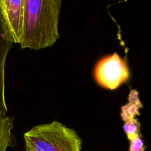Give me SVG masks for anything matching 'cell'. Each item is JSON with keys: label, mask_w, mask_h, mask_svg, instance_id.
Here are the masks:
<instances>
[{"label": "cell", "mask_w": 151, "mask_h": 151, "mask_svg": "<svg viewBox=\"0 0 151 151\" xmlns=\"http://www.w3.org/2000/svg\"><path fill=\"white\" fill-rule=\"evenodd\" d=\"M61 7L60 0H25L21 48L42 50L57 41Z\"/></svg>", "instance_id": "obj_1"}, {"label": "cell", "mask_w": 151, "mask_h": 151, "mask_svg": "<svg viewBox=\"0 0 151 151\" xmlns=\"http://www.w3.org/2000/svg\"><path fill=\"white\" fill-rule=\"evenodd\" d=\"M24 139L27 151H81L82 145L78 134L58 121L34 126Z\"/></svg>", "instance_id": "obj_2"}, {"label": "cell", "mask_w": 151, "mask_h": 151, "mask_svg": "<svg viewBox=\"0 0 151 151\" xmlns=\"http://www.w3.org/2000/svg\"><path fill=\"white\" fill-rule=\"evenodd\" d=\"M93 77L99 86L115 90L130 78V70L124 59L116 52L101 58L96 63Z\"/></svg>", "instance_id": "obj_3"}, {"label": "cell", "mask_w": 151, "mask_h": 151, "mask_svg": "<svg viewBox=\"0 0 151 151\" xmlns=\"http://www.w3.org/2000/svg\"><path fill=\"white\" fill-rule=\"evenodd\" d=\"M25 0H0V13L12 43L21 44L25 25Z\"/></svg>", "instance_id": "obj_4"}, {"label": "cell", "mask_w": 151, "mask_h": 151, "mask_svg": "<svg viewBox=\"0 0 151 151\" xmlns=\"http://www.w3.org/2000/svg\"><path fill=\"white\" fill-rule=\"evenodd\" d=\"M12 45L13 43L9 38L0 13V114L1 115H7V112L5 100L4 67L6 58Z\"/></svg>", "instance_id": "obj_5"}, {"label": "cell", "mask_w": 151, "mask_h": 151, "mask_svg": "<svg viewBox=\"0 0 151 151\" xmlns=\"http://www.w3.org/2000/svg\"><path fill=\"white\" fill-rule=\"evenodd\" d=\"M143 107L137 90L132 89L128 96V103L121 109V118L124 122L136 119L140 115V110Z\"/></svg>", "instance_id": "obj_6"}, {"label": "cell", "mask_w": 151, "mask_h": 151, "mask_svg": "<svg viewBox=\"0 0 151 151\" xmlns=\"http://www.w3.org/2000/svg\"><path fill=\"white\" fill-rule=\"evenodd\" d=\"M13 119L0 114V151H7L13 143Z\"/></svg>", "instance_id": "obj_7"}, {"label": "cell", "mask_w": 151, "mask_h": 151, "mask_svg": "<svg viewBox=\"0 0 151 151\" xmlns=\"http://www.w3.org/2000/svg\"><path fill=\"white\" fill-rule=\"evenodd\" d=\"M123 128L129 141H131L139 136H142L140 132V122L136 118L124 122Z\"/></svg>", "instance_id": "obj_8"}, {"label": "cell", "mask_w": 151, "mask_h": 151, "mask_svg": "<svg viewBox=\"0 0 151 151\" xmlns=\"http://www.w3.org/2000/svg\"><path fill=\"white\" fill-rule=\"evenodd\" d=\"M128 151H145L144 144L141 136L130 141Z\"/></svg>", "instance_id": "obj_9"}]
</instances>
